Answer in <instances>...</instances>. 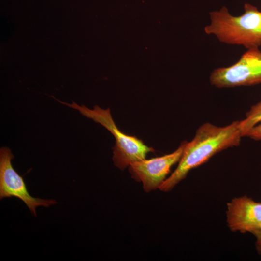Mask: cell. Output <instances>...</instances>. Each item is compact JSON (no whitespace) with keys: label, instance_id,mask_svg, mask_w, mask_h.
I'll use <instances>...</instances> for the list:
<instances>
[{"label":"cell","instance_id":"6da1fadb","mask_svg":"<svg viewBox=\"0 0 261 261\" xmlns=\"http://www.w3.org/2000/svg\"><path fill=\"white\" fill-rule=\"evenodd\" d=\"M239 121H235L223 127L210 123H204L199 127L192 141L186 142L177 168L165 180L159 189L165 192L171 190L192 169L203 164L223 150L238 146L242 137Z\"/></svg>","mask_w":261,"mask_h":261},{"label":"cell","instance_id":"7a4b0ae2","mask_svg":"<svg viewBox=\"0 0 261 261\" xmlns=\"http://www.w3.org/2000/svg\"><path fill=\"white\" fill-rule=\"evenodd\" d=\"M240 16L232 15L226 7L210 13V23L205 33L216 36L219 41L239 45L249 49L261 46V12L249 3L244 6Z\"/></svg>","mask_w":261,"mask_h":261},{"label":"cell","instance_id":"3957f363","mask_svg":"<svg viewBox=\"0 0 261 261\" xmlns=\"http://www.w3.org/2000/svg\"><path fill=\"white\" fill-rule=\"evenodd\" d=\"M56 100L101 124L113 135L116 143L113 147V160L115 166L121 170L133 162L145 159L149 152L155 151L152 147L145 145L142 140L135 136L127 135L119 130L113 120L109 108L102 109L96 105L93 109H90L84 105L79 106L73 102L70 104Z\"/></svg>","mask_w":261,"mask_h":261},{"label":"cell","instance_id":"277c9868","mask_svg":"<svg viewBox=\"0 0 261 261\" xmlns=\"http://www.w3.org/2000/svg\"><path fill=\"white\" fill-rule=\"evenodd\" d=\"M210 81L218 88L261 83V51L259 48L248 49L232 65L213 70Z\"/></svg>","mask_w":261,"mask_h":261},{"label":"cell","instance_id":"5b68a950","mask_svg":"<svg viewBox=\"0 0 261 261\" xmlns=\"http://www.w3.org/2000/svg\"><path fill=\"white\" fill-rule=\"evenodd\" d=\"M11 150L7 147L0 149V199L12 197L22 201L30 210L32 215L36 216V207H48L57 203L54 199H43L31 196L28 191L22 176L15 170L11 160L14 158Z\"/></svg>","mask_w":261,"mask_h":261},{"label":"cell","instance_id":"8992f818","mask_svg":"<svg viewBox=\"0 0 261 261\" xmlns=\"http://www.w3.org/2000/svg\"><path fill=\"white\" fill-rule=\"evenodd\" d=\"M185 143L182 142L172 153L132 163L128 167L131 177L142 182L144 190L146 192L159 188L172 166L180 160Z\"/></svg>","mask_w":261,"mask_h":261},{"label":"cell","instance_id":"52a82bcc","mask_svg":"<svg viewBox=\"0 0 261 261\" xmlns=\"http://www.w3.org/2000/svg\"><path fill=\"white\" fill-rule=\"evenodd\" d=\"M228 225L231 231L250 232L261 228V203L246 196L234 198L227 204Z\"/></svg>","mask_w":261,"mask_h":261},{"label":"cell","instance_id":"ba28073f","mask_svg":"<svg viewBox=\"0 0 261 261\" xmlns=\"http://www.w3.org/2000/svg\"><path fill=\"white\" fill-rule=\"evenodd\" d=\"M260 123H261V101L252 106L246 114V117L239 121L242 136H246L250 129Z\"/></svg>","mask_w":261,"mask_h":261},{"label":"cell","instance_id":"9c48e42d","mask_svg":"<svg viewBox=\"0 0 261 261\" xmlns=\"http://www.w3.org/2000/svg\"><path fill=\"white\" fill-rule=\"evenodd\" d=\"M246 136L255 140H261V123L255 125L248 132Z\"/></svg>","mask_w":261,"mask_h":261},{"label":"cell","instance_id":"30bf717a","mask_svg":"<svg viewBox=\"0 0 261 261\" xmlns=\"http://www.w3.org/2000/svg\"><path fill=\"white\" fill-rule=\"evenodd\" d=\"M251 233L256 238V249L258 252L261 255V228L253 231Z\"/></svg>","mask_w":261,"mask_h":261}]
</instances>
